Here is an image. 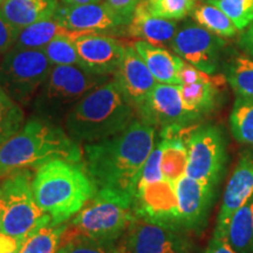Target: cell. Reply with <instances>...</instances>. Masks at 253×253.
Instances as JSON below:
<instances>
[{
  "mask_svg": "<svg viewBox=\"0 0 253 253\" xmlns=\"http://www.w3.org/2000/svg\"><path fill=\"white\" fill-rule=\"evenodd\" d=\"M19 32L20 31L12 26L0 12V55L4 56L14 46Z\"/></svg>",
  "mask_w": 253,
  "mask_h": 253,
  "instance_id": "obj_36",
  "label": "cell"
},
{
  "mask_svg": "<svg viewBox=\"0 0 253 253\" xmlns=\"http://www.w3.org/2000/svg\"><path fill=\"white\" fill-rule=\"evenodd\" d=\"M186 176L217 188L225 173L226 141L218 126L204 125L189 131Z\"/></svg>",
  "mask_w": 253,
  "mask_h": 253,
  "instance_id": "obj_9",
  "label": "cell"
},
{
  "mask_svg": "<svg viewBox=\"0 0 253 253\" xmlns=\"http://www.w3.org/2000/svg\"><path fill=\"white\" fill-rule=\"evenodd\" d=\"M225 77H213L211 81H201L191 84H179V93L185 112L192 122L208 115L216 108L219 99V86Z\"/></svg>",
  "mask_w": 253,
  "mask_h": 253,
  "instance_id": "obj_22",
  "label": "cell"
},
{
  "mask_svg": "<svg viewBox=\"0 0 253 253\" xmlns=\"http://www.w3.org/2000/svg\"><path fill=\"white\" fill-rule=\"evenodd\" d=\"M178 78L181 84H191L201 81H211L213 79V77H211L210 74L196 68L195 66L190 65L186 61H184L181 69H179Z\"/></svg>",
  "mask_w": 253,
  "mask_h": 253,
  "instance_id": "obj_38",
  "label": "cell"
},
{
  "mask_svg": "<svg viewBox=\"0 0 253 253\" xmlns=\"http://www.w3.org/2000/svg\"><path fill=\"white\" fill-rule=\"evenodd\" d=\"M151 14L156 17L181 20L192 13L198 0H144Z\"/></svg>",
  "mask_w": 253,
  "mask_h": 253,
  "instance_id": "obj_31",
  "label": "cell"
},
{
  "mask_svg": "<svg viewBox=\"0 0 253 253\" xmlns=\"http://www.w3.org/2000/svg\"><path fill=\"white\" fill-rule=\"evenodd\" d=\"M138 119L156 128L178 126H186L192 122L185 112L177 84L157 82L143 102L136 109Z\"/></svg>",
  "mask_w": 253,
  "mask_h": 253,
  "instance_id": "obj_13",
  "label": "cell"
},
{
  "mask_svg": "<svg viewBox=\"0 0 253 253\" xmlns=\"http://www.w3.org/2000/svg\"><path fill=\"white\" fill-rule=\"evenodd\" d=\"M67 229L65 223L41 226L27 236L19 253H58Z\"/></svg>",
  "mask_w": 253,
  "mask_h": 253,
  "instance_id": "obj_27",
  "label": "cell"
},
{
  "mask_svg": "<svg viewBox=\"0 0 253 253\" xmlns=\"http://www.w3.org/2000/svg\"><path fill=\"white\" fill-rule=\"evenodd\" d=\"M107 81L106 75L78 66H54L33 100L36 116L56 125L82 97Z\"/></svg>",
  "mask_w": 253,
  "mask_h": 253,
  "instance_id": "obj_5",
  "label": "cell"
},
{
  "mask_svg": "<svg viewBox=\"0 0 253 253\" xmlns=\"http://www.w3.org/2000/svg\"><path fill=\"white\" fill-rule=\"evenodd\" d=\"M229 15L239 31L253 21V0H207Z\"/></svg>",
  "mask_w": 253,
  "mask_h": 253,
  "instance_id": "obj_34",
  "label": "cell"
},
{
  "mask_svg": "<svg viewBox=\"0 0 253 253\" xmlns=\"http://www.w3.org/2000/svg\"><path fill=\"white\" fill-rule=\"evenodd\" d=\"M114 80L135 110L157 84L143 59L131 45L126 46L125 58L114 74Z\"/></svg>",
  "mask_w": 253,
  "mask_h": 253,
  "instance_id": "obj_18",
  "label": "cell"
},
{
  "mask_svg": "<svg viewBox=\"0 0 253 253\" xmlns=\"http://www.w3.org/2000/svg\"><path fill=\"white\" fill-rule=\"evenodd\" d=\"M54 18L68 30L84 33L119 32L126 24L120 19L106 2H90L74 6H59Z\"/></svg>",
  "mask_w": 253,
  "mask_h": 253,
  "instance_id": "obj_16",
  "label": "cell"
},
{
  "mask_svg": "<svg viewBox=\"0 0 253 253\" xmlns=\"http://www.w3.org/2000/svg\"><path fill=\"white\" fill-rule=\"evenodd\" d=\"M32 181V173L21 170L0 182V232L21 243L34 230L52 221L37 204Z\"/></svg>",
  "mask_w": 253,
  "mask_h": 253,
  "instance_id": "obj_6",
  "label": "cell"
},
{
  "mask_svg": "<svg viewBox=\"0 0 253 253\" xmlns=\"http://www.w3.org/2000/svg\"><path fill=\"white\" fill-rule=\"evenodd\" d=\"M4 2H5V0H0V9H1L2 5H4Z\"/></svg>",
  "mask_w": 253,
  "mask_h": 253,
  "instance_id": "obj_43",
  "label": "cell"
},
{
  "mask_svg": "<svg viewBox=\"0 0 253 253\" xmlns=\"http://www.w3.org/2000/svg\"><path fill=\"white\" fill-rule=\"evenodd\" d=\"M24 122L25 115L20 104L0 86V145L13 137L23 128Z\"/></svg>",
  "mask_w": 253,
  "mask_h": 253,
  "instance_id": "obj_30",
  "label": "cell"
},
{
  "mask_svg": "<svg viewBox=\"0 0 253 253\" xmlns=\"http://www.w3.org/2000/svg\"><path fill=\"white\" fill-rule=\"evenodd\" d=\"M82 68L97 75L115 74L123 61L126 46L103 33H86L74 40Z\"/></svg>",
  "mask_w": 253,
  "mask_h": 253,
  "instance_id": "obj_15",
  "label": "cell"
},
{
  "mask_svg": "<svg viewBox=\"0 0 253 253\" xmlns=\"http://www.w3.org/2000/svg\"><path fill=\"white\" fill-rule=\"evenodd\" d=\"M169 46L184 61L213 75L220 67L226 41L196 21H186L178 26Z\"/></svg>",
  "mask_w": 253,
  "mask_h": 253,
  "instance_id": "obj_10",
  "label": "cell"
},
{
  "mask_svg": "<svg viewBox=\"0 0 253 253\" xmlns=\"http://www.w3.org/2000/svg\"><path fill=\"white\" fill-rule=\"evenodd\" d=\"M161 162H162V147H161V143H158L156 147H154L153 151H151L149 157H148L147 162L144 163L137 188L141 185L148 184V183L157 182L163 179Z\"/></svg>",
  "mask_w": 253,
  "mask_h": 253,
  "instance_id": "obj_35",
  "label": "cell"
},
{
  "mask_svg": "<svg viewBox=\"0 0 253 253\" xmlns=\"http://www.w3.org/2000/svg\"><path fill=\"white\" fill-rule=\"evenodd\" d=\"M253 195V149L240 154L235 170L225 186L217 217L216 230L226 233L231 217Z\"/></svg>",
  "mask_w": 253,
  "mask_h": 253,
  "instance_id": "obj_17",
  "label": "cell"
},
{
  "mask_svg": "<svg viewBox=\"0 0 253 253\" xmlns=\"http://www.w3.org/2000/svg\"><path fill=\"white\" fill-rule=\"evenodd\" d=\"M177 30H178L177 20L160 18L151 14L145 6L144 0H141L126 26V33L129 37L137 40L148 41L156 46L170 45Z\"/></svg>",
  "mask_w": 253,
  "mask_h": 253,
  "instance_id": "obj_19",
  "label": "cell"
},
{
  "mask_svg": "<svg viewBox=\"0 0 253 253\" xmlns=\"http://www.w3.org/2000/svg\"><path fill=\"white\" fill-rule=\"evenodd\" d=\"M136 115L135 108L113 79L82 97L65 118V126L75 142L94 143L125 130Z\"/></svg>",
  "mask_w": 253,
  "mask_h": 253,
  "instance_id": "obj_4",
  "label": "cell"
},
{
  "mask_svg": "<svg viewBox=\"0 0 253 253\" xmlns=\"http://www.w3.org/2000/svg\"><path fill=\"white\" fill-rule=\"evenodd\" d=\"M122 253H197L188 233L136 219L122 237Z\"/></svg>",
  "mask_w": 253,
  "mask_h": 253,
  "instance_id": "obj_12",
  "label": "cell"
},
{
  "mask_svg": "<svg viewBox=\"0 0 253 253\" xmlns=\"http://www.w3.org/2000/svg\"><path fill=\"white\" fill-rule=\"evenodd\" d=\"M58 253H122L119 246L107 244L84 236H63Z\"/></svg>",
  "mask_w": 253,
  "mask_h": 253,
  "instance_id": "obj_33",
  "label": "cell"
},
{
  "mask_svg": "<svg viewBox=\"0 0 253 253\" xmlns=\"http://www.w3.org/2000/svg\"><path fill=\"white\" fill-rule=\"evenodd\" d=\"M131 46L143 59L157 82L177 84V86L181 84L178 72L184 63V60L182 58L169 52L162 46L153 45L148 41L136 40L131 43Z\"/></svg>",
  "mask_w": 253,
  "mask_h": 253,
  "instance_id": "obj_21",
  "label": "cell"
},
{
  "mask_svg": "<svg viewBox=\"0 0 253 253\" xmlns=\"http://www.w3.org/2000/svg\"><path fill=\"white\" fill-rule=\"evenodd\" d=\"M59 0H5L1 14L12 26L24 27L53 18L59 8Z\"/></svg>",
  "mask_w": 253,
  "mask_h": 253,
  "instance_id": "obj_23",
  "label": "cell"
},
{
  "mask_svg": "<svg viewBox=\"0 0 253 253\" xmlns=\"http://www.w3.org/2000/svg\"><path fill=\"white\" fill-rule=\"evenodd\" d=\"M11 253H19V252H11Z\"/></svg>",
  "mask_w": 253,
  "mask_h": 253,
  "instance_id": "obj_44",
  "label": "cell"
},
{
  "mask_svg": "<svg viewBox=\"0 0 253 253\" xmlns=\"http://www.w3.org/2000/svg\"><path fill=\"white\" fill-rule=\"evenodd\" d=\"M185 126H171L161 130V147H162V169L163 178L176 183L186 175L188 167V145L184 140Z\"/></svg>",
  "mask_w": 253,
  "mask_h": 253,
  "instance_id": "obj_20",
  "label": "cell"
},
{
  "mask_svg": "<svg viewBox=\"0 0 253 253\" xmlns=\"http://www.w3.org/2000/svg\"><path fill=\"white\" fill-rule=\"evenodd\" d=\"M225 79L237 96L253 100V59L235 53L225 62Z\"/></svg>",
  "mask_w": 253,
  "mask_h": 253,
  "instance_id": "obj_26",
  "label": "cell"
},
{
  "mask_svg": "<svg viewBox=\"0 0 253 253\" xmlns=\"http://www.w3.org/2000/svg\"><path fill=\"white\" fill-rule=\"evenodd\" d=\"M226 236L237 253H253V195L231 217Z\"/></svg>",
  "mask_w": 253,
  "mask_h": 253,
  "instance_id": "obj_25",
  "label": "cell"
},
{
  "mask_svg": "<svg viewBox=\"0 0 253 253\" xmlns=\"http://www.w3.org/2000/svg\"><path fill=\"white\" fill-rule=\"evenodd\" d=\"M204 253H237V251L231 246L226 233L214 229L212 238L209 242Z\"/></svg>",
  "mask_w": 253,
  "mask_h": 253,
  "instance_id": "obj_39",
  "label": "cell"
},
{
  "mask_svg": "<svg viewBox=\"0 0 253 253\" xmlns=\"http://www.w3.org/2000/svg\"><path fill=\"white\" fill-rule=\"evenodd\" d=\"M104 2L109 6V8L121 19L123 23L128 25L135 8L140 4L141 0H106Z\"/></svg>",
  "mask_w": 253,
  "mask_h": 253,
  "instance_id": "obj_37",
  "label": "cell"
},
{
  "mask_svg": "<svg viewBox=\"0 0 253 253\" xmlns=\"http://www.w3.org/2000/svg\"><path fill=\"white\" fill-rule=\"evenodd\" d=\"M53 65L42 49L12 47L0 62V86L20 106H28L48 78Z\"/></svg>",
  "mask_w": 253,
  "mask_h": 253,
  "instance_id": "obj_8",
  "label": "cell"
},
{
  "mask_svg": "<svg viewBox=\"0 0 253 253\" xmlns=\"http://www.w3.org/2000/svg\"><path fill=\"white\" fill-rule=\"evenodd\" d=\"M175 186L183 231L188 235L203 232L216 198L217 188L186 175L183 176Z\"/></svg>",
  "mask_w": 253,
  "mask_h": 253,
  "instance_id": "obj_14",
  "label": "cell"
},
{
  "mask_svg": "<svg viewBox=\"0 0 253 253\" xmlns=\"http://www.w3.org/2000/svg\"><path fill=\"white\" fill-rule=\"evenodd\" d=\"M42 50L53 66H78L82 68L74 40L71 38H55Z\"/></svg>",
  "mask_w": 253,
  "mask_h": 253,
  "instance_id": "obj_32",
  "label": "cell"
},
{
  "mask_svg": "<svg viewBox=\"0 0 253 253\" xmlns=\"http://www.w3.org/2000/svg\"><path fill=\"white\" fill-rule=\"evenodd\" d=\"M63 5L66 6H74V5H82V4H90V2H100L101 0H59Z\"/></svg>",
  "mask_w": 253,
  "mask_h": 253,
  "instance_id": "obj_42",
  "label": "cell"
},
{
  "mask_svg": "<svg viewBox=\"0 0 253 253\" xmlns=\"http://www.w3.org/2000/svg\"><path fill=\"white\" fill-rule=\"evenodd\" d=\"M239 46L253 58V21L243 30L239 37Z\"/></svg>",
  "mask_w": 253,
  "mask_h": 253,
  "instance_id": "obj_41",
  "label": "cell"
},
{
  "mask_svg": "<svg viewBox=\"0 0 253 253\" xmlns=\"http://www.w3.org/2000/svg\"><path fill=\"white\" fill-rule=\"evenodd\" d=\"M23 243L14 237H11L0 232V253L19 252Z\"/></svg>",
  "mask_w": 253,
  "mask_h": 253,
  "instance_id": "obj_40",
  "label": "cell"
},
{
  "mask_svg": "<svg viewBox=\"0 0 253 253\" xmlns=\"http://www.w3.org/2000/svg\"><path fill=\"white\" fill-rule=\"evenodd\" d=\"M32 186L37 204L49 214L52 225L78 213L99 190L86 167L60 158L38 168Z\"/></svg>",
  "mask_w": 253,
  "mask_h": 253,
  "instance_id": "obj_3",
  "label": "cell"
},
{
  "mask_svg": "<svg viewBox=\"0 0 253 253\" xmlns=\"http://www.w3.org/2000/svg\"><path fill=\"white\" fill-rule=\"evenodd\" d=\"M82 34L86 33L68 30L53 17L24 27L19 32L13 47L26 49H43L50 41L58 37H68L75 40Z\"/></svg>",
  "mask_w": 253,
  "mask_h": 253,
  "instance_id": "obj_24",
  "label": "cell"
},
{
  "mask_svg": "<svg viewBox=\"0 0 253 253\" xmlns=\"http://www.w3.org/2000/svg\"><path fill=\"white\" fill-rule=\"evenodd\" d=\"M59 158L81 162L78 142L55 123L33 116L13 137L0 145V178Z\"/></svg>",
  "mask_w": 253,
  "mask_h": 253,
  "instance_id": "obj_2",
  "label": "cell"
},
{
  "mask_svg": "<svg viewBox=\"0 0 253 253\" xmlns=\"http://www.w3.org/2000/svg\"><path fill=\"white\" fill-rule=\"evenodd\" d=\"M191 17L201 26L221 38L235 37L239 31L229 15L211 2L205 1L204 4L196 6Z\"/></svg>",
  "mask_w": 253,
  "mask_h": 253,
  "instance_id": "obj_28",
  "label": "cell"
},
{
  "mask_svg": "<svg viewBox=\"0 0 253 253\" xmlns=\"http://www.w3.org/2000/svg\"><path fill=\"white\" fill-rule=\"evenodd\" d=\"M230 129L237 141L253 147V100L237 96L230 114Z\"/></svg>",
  "mask_w": 253,
  "mask_h": 253,
  "instance_id": "obj_29",
  "label": "cell"
},
{
  "mask_svg": "<svg viewBox=\"0 0 253 253\" xmlns=\"http://www.w3.org/2000/svg\"><path fill=\"white\" fill-rule=\"evenodd\" d=\"M155 136V126L135 119L118 135L84 145L86 168L97 189L132 203Z\"/></svg>",
  "mask_w": 253,
  "mask_h": 253,
  "instance_id": "obj_1",
  "label": "cell"
},
{
  "mask_svg": "<svg viewBox=\"0 0 253 253\" xmlns=\"http://www.w3.org/2000/svg\"><path fill=\"white\" fill-rule=\"evenodd\" d=\"M131 208L137 219L184 232L176 186L166 178L138 186Z\"/></svg>",
  "mask_w": 253,
  "mask_h": 253,
  "instance_id": "obj_11",
  "label": "cell"
},
{
  "mask_svg": "<svg viewBox=\"0 0 253 253\" xmlns=\"http://www.w3.org/2000/svg\"><path fill=\"white\" fill-rule=\"evenodd\" d=\"M132 203L112 192L97 190L96 195L79 211L72 221V233L107 244H115L137 219Z\"/></svg>",
  "mask_w": 253,
  "mask_h": 253,
  "instance_id": "obj_7",
  "label": "cell"
}]
</instances>
